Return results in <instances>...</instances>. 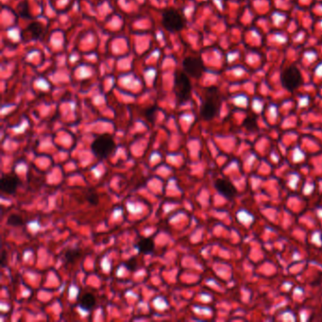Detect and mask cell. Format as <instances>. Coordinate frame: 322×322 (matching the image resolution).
Instances as JSON below:
<instances>
[{
    "label": "cell",
    "mask_w": 322,
    "mask_h": 322,
    "mask_svg": "<svg viewBox=\"0 0 322 322\" xmlns=\"http://www.w3.org/2000/svg\"><path fill=\"white\" fill-rule=\"evenodd\" d=\"M220 108V96L216 87H209L200 109V115L205 120H211L217 115Z\"/></svg>",
    "instance_id": "1"
},
{
    "label": "cell",
    "mask_w": 322,
    "mask_h": 322,
    "mask_svg": "<svg viewBox=\"0 0 322 322\" xmlns=\"http://www.w3.org/2000/svg\"><path fill=\"white\" fill-rule=\"evenodd\" d=\"M191 83L188 75L184 71L177 70L174 77V92L178 100L181 103L187 101L191 96Z\"/></svg>",
    "instance_id": "2"
},
{
    "label": "cell",
    "mask_w": 322,
    "mask_h": 322,
    "mask_svg": "<svg viewBox=\"0 0 322 322\" xmlns=\"http://www.w3.org/2000/svg\"><path fill=\"white\" fill-rule=\"evenodd\" d=\"M115 143L113 137L109 134H102L95 139L91 145L93 153L97 157L104 159L114 151Z\"/></svg>",
    "instance_id": "3"
},
{
    "label": "cell",
    "mask_w": 322,
    "mask_h": 322,
    "mask_svg": "<svg viewBox=\"0 0 322 322\" xmlns=\"http://www.w3.org/2000/svg\"><path fill=\"white\" fill-rule=\"evenodd\" d=\"M162 24L170 32L181 31L184 27V19L175 10H169L163 14Z\"/></svg>",
    "instance_id": "4"
},
{
    "label": "cell",
    "mask_w": 322,
    "mask_h": 322,
    "mask_svg": "<svg viewBox=\"0 0 322 322\" xmlns=\"http://www.w3.org/2000/svg\"><path fill=\"white\" fill-rule=\"evenodd\" d=\"M302 78L299 70L296 66H290L284 70L282 74L283 85L288 90H294L301 85Z\"/></svg>",
    "instance_id": "5"
},
{
    "label": "cell",
    "mask_w": 322,
    "mask_h": 322,
    "mask_svg": "<svg viewBox=\"0 0 322 322\" xmlns=\"http://www.w3.org/2000/svg\"><path fill=\"white\" fill-rule=\"evenodd\" d=\"M183 68L184 72L192 77H200L203 70L204 65L202 60L199 57H186L183 61Z\"/></svg>",
    "instance_id": "6"
},
{
    "label": "cell",
    "mask_w": 322,
    "mask_h": 322,
    "mask_svg": "<svg viewBox=\"0 0 322 322\" xmlns=\"http://www.w3.org/2000/svg\"><path fill=\"white\" fill-rule=\"evenodd\" d=\"M20 184L19 178L16 175H4L1 179L0 188L1 191L7 193L9 195H13L17 190V187Z\"/></svg>",
    "instance_id": "7"
},
{
    "label": "cell",
    "mask_w": 322,
    "mask_h": 322,
    "mask_svg": "<svg viewBox=\"0 0 322 322\" xmlns=\"http://www.w3.org/2000/svg\"><path fill=\"white\" fill-rule=\"evenodd\" d=\"M215 185L216 190L227 199H230V198L234 197L236 194V189L233 186V184L227 180L219 179L215 182Z\"/></svg>",
    "instance_id": "8"
},
{
    "label": "cell",
    "mask_w": 322,
    "mask_h": 322,
    "mask_svg": "<svg viewBox=\"0 0 322 322\" xmlns=\"http://www.w3.org/2000/svg\"><path fill=\"white\" fill-rule=\"evenodd\" d=\"M136 249L138 250V252L140 253L149 254V253H151L153 252V240H152V239H150V238H144V239L140 240L138 243H137V245H136Z\"/></svg>",
    "instance_id": "9"
},
{
    "label": "cell",
    "mask_w": 322,
    "mask_h": 322,
    "mask_svg": "<svg viewBox=\"0 0 322 322\" xmlns=\"http://www.w3.org/2000/svg\"><path fill=\"white\" fill-rule=\"evenodd\" d=\"M28 31H30L32 38L39 39L45 34V27L40 22H33L28 27Z\"/></svg>",
    "instance_id": "10"
},
{
    "label": "cell",
    "mask_w": 322,
    "mask_h": 322,
    "mask_svg": "<svg viewBox=\"0 0 322 322\" xmlns=\"http://www.w3.org/2000/svg\"><path fill=\"white\" fill-rule=\"evenodd\" d=\"M95 304H96V299L90 293L85 294L84 297L80 299V307L84 308L86 311H89L90 309H92Z\"/></svg>",
    "instance_id": "11"
},
{
    "label": "cell",
    "mask_w": 322,
    "mask_h": 322,
    "mask_svg": "<svg viewBox=\"0 0 322 322\" xmlns=\"http://www.w3.org/2000/svg\"><path fill=\"white\" fill-rule=\"evenodd\" d=\"M18 12H19V15L22 16V17H29L30 16V11H29V5H28V2L27 1H22L19 3L18 5Z\"/></svg>",
    "instance_id": "12"
},
{
    "label": "cell",
    "mask_w": 322,
    "mask_h": 322,
    "mask_svg": "<svg viewBox=\"0 0 322 322\" xmlns=\"http://www.w3.org/2000/svg\"><path fill=\"white\" fill-rule=\"evenodd\" d=\"M7 223L10 226H21L23 224V219L21 216L17 215H12L8 218Z\"/></svg>",
    "instance_id": "13"
},
{
    "label": "cell",
    "mask_w": 322,
    "mask_h": 322,
    "mask_svg": "<svg viewBox=\"0 0 322 322\" xmlns=\"http://www.w3.org/2000/svg\"><path fill=\"white\" fill-rule=\"evenodd\" d=\"M157 110H158V109H157L156 106H152V107H149L148 109H146V112H145V116L148 119V121L154 122Z\"/></svg>",
    "instance_id": "14"
},
{
    "label": "cell",
    "mask_w": 322,
    "mask_h": 322,
    "mask_svg": "<svg viewBox=\"0 0 322 322\" xmlns=\"http://www.w3.org/2000/svg\"><path fill=\"white\" fill-rule=\"evenodd\" d=\"M64 256H65L66 262H73L79 256V251L78 250H69L67 253H65Z\"/></svg>",
    "instance_id": "15"
},
{
    "label": "cell",
    "mask_w": 322,
    "mask_h": 322,
    "mask_svg": "<svg viewBox=\"0 0 322 322\" xmlns=\"http://www.w3.org/2000/svg\"><path fill=\"white\" fill-rule=\"evenodd\" d=\"M88 201L92 204V205H97L99 203V198L96 194H92L89 198H88Z\"/></svg>",
    "instance_id": "16"
}]
</instances>
